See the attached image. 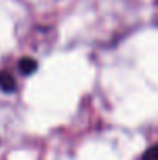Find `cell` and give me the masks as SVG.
Wrapping results in <instances>:
<instances>
[{
    "mask_svg": "<svg viewBox=\"0 0 158 160\" xmlns=\"http://www.w3.org/2000/svg\"><path fill=\"white\" fill-rule=\"evenodd\" d=\"M0 89L2 92L5 94H12L14 90L17 89V83H16V78L9 73V72H0Z\"/></svg>",
    "mask_w": 158,
    "mask_h": 160,
    "instance_id": "cell-1",
    "label": "cell"
},
{
    "mask_svg": "<svg viewBox=\"0 0 158 160\" xmlns=\"http://www.w3.org/2000/svg\"><path fill=\"white\" fill-rule=\"evenodd\" d=\"M19 70H21L22 75H32L34 72L37 70V62L34 58H29V56H26V58H22L21 62H19Z\"/></svg>",
    "mask_w": 158,
    "mask_h": 160,
    "instance_id": "cell-2",
    "label": "cell"
},
{
    "mask_svg": "<svg viewBox=\"0 0 158 160\" xmlns=\"http://www.w3.org/2000/svg\"><path fill=\"white\" fill-rule=\"evenodd\" d=\"M143 160H158V143H155L153 147H150L143 155Z\"/></svg>",
    "mask_w": 158,
    "mask_h": 160,
    "instance_id": "cell-3",
    "label": "cell"
}]
</instances>
